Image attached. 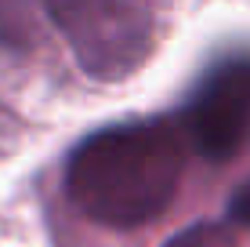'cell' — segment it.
<instances>
[{
    "instance_id": "cell-4",
    "label": "cell",
    "mask_w": 250,
    "mask_h": 247,
    "mask_svg": "<svg viewBox=\"0 0 250 247\" xmlns=\"http://www.w3.org/2000/svg\"><path fill=\"white\" fill-rule=\"evenodd\" d=\"M37 7L40 0H0V47L29 51L37 44Z\"/></svg>"
},
{
    "instance_id": "cell-6",
    "label": "cell",
    "mask_w": 250,
    "mask_h": 247,
    "mask_svg": "<svg viewBox=\"0 0 250 247\" xmlns=\"http://www.w3.org/2000/svg\"><path fill=\"white\" fill-rule=\"evenodd\" d=\"M229 218H232L236 225H250V182L239 185L236 197L229 200Z\"/></svg>"
},
{
    "instance_id": "cell-1",
    "label": "cell",
    "mask_w": 250,
    "mask_h": 247,
    "mask_svg": "<svg viewBox=\"0 0 250 247\" xmlns=\"http://www.w3.org/2000/svg\"><path fill=\"white\" fill-rule=\"evenodd\" d=\"M188 149L178 116L98 127L65 157V197L94 225L142 229L174 203Z\"/></svg>"
},
{
    "instance_id": "cell-3",
    "label": "cell",
    "mask_w": 250,
    "mask_h": 247,
    "mask_svg": "<svg viewBox=\"0 0 250 247\" xmlns=\"http://www.w3.org/2000/svg\"><path fill=\"white\" fill-rule=\"evenodd\" d=\"M178 120L203 160L225 164L236 157L250 138V55H225L207 66Z\"/></svg>"
},
{
    "instance_id": "cell-2",
    "label": "cell",
    "mask_w": 250,
    "mask_h": 247,
    "mask_svg": "<svg viewBox=\"0 0 250 247\" xmlns=\"http://www.w3.org/2000/svg\"><path fill=\"white\" fill-rule=\"evenodd\" d=\"M73 62L91 80L120 84L156 55L163 0H40Z\"/></svg>"
},
{
    "instance_id": "cell-5",
    "label": "cell",
    "mask_w": 250,
    "mask_h": 247,
    "mask_svg": "<svg viewBox=\"0 0 250 247\" xmlns=\"http://www.w3.org/2000/svg\"><path fill=\"white\" fill-rule=\"evenodd\" d=\"M163 247H239V240L221 222H196V225L182 229L178 236H170Z\"/></svg>"
}]
</instances>
